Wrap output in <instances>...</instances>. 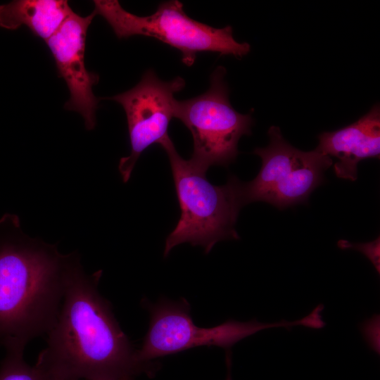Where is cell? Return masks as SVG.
I'll return each mask as SVG.
<instances>
[{
	"label": "cell",
	"instance_id": "cell-10",
	"mask_svg": "<svg viewBox=\"0 0 380 380\" xmlns=\"http://www.w3.org/2000/svg\"><path fill=\"white\" fill-rule=\"evenodd\" d=\"M318 138L319 144L315 149L338 160L334 166L336 175L356 180L360 161L379 158V106L375 105L355 122L336 131L322 132Z\"/></svg>",
	"mask_w": 380,
	"mask_h": 380
},
{
	"label": "cell",
	"instance_id": "cell-4",
	"mask_svg": "<svg viewBox=\"0 0 380 380\" xmlns=\"http://www.w3.org/2000/svg\"><path fill=\"white\" fill-rule=\"evenodd\" d=\"M96 15L102 16L119 39L141 35L153 37L180 51L182 61L191 66L201 51L233 55L248 54L249 44L236 42L232 27L215 28L189 17L177 0L159 4L151 15L138 16L125 10L118 1H94Z\"/></svg>",
	"mask_w": 380,
	"mask_h": 380
},
{
	"label": "cell",
	"instance_id": "cell-6",
	"mask_svg": "<svg viewBox=\"0 0 380 380\" xmlns=\"http://www.w3.org/2000/svg\"><path fill=\"white\" fill-rule=\"evenodd\" d=\"M150 312V324L136 359L141 365L152 366L151 361L198 346L230 348L237 342L261 330L303 326L304 320H283L261 323L256 319L238 322L229 319L217 326L203 328L196 325L186 300H161L155 305L146 304Z\"/></svg>",
	"mask_w": 380,
	"mask_h": 380
},
{
	"label": "cell",
	"instance_id": "cell-5",
	"mask_svg": "<svg viewBox=\"0 0 380 380\" xmlns=\"http://www.w3.org/2000/svg\"><path fill=\"white\" fill-rule=\"evenodd\" d=\"M225 75V68L217 67L207 91L187 100L175 99L174 103V118L183 122L193 137L191 160L205 171L211 166L227 167L234 162L239 153V140L251 134L253 119L232 106Z\"/></svg>",
	"mask_w": 380,
	"mask_h": 380
},
{
	"label": "cell",
	"instance_id": "cell-3",
	"mask_svg": "<svg viewBox=\"0 0 380 380\" xmlns=\"http://www.w3.org/2000/svg\"><path fill=\"white\" fill-rule=\"evenodd\" d=\"M160 145L170 160L181 215L165 240L164 257L176 246L190 243L208 253L222 240L239 239L235 224L245 202L243 183L230 176L222 186L211 184L205 170L184 159L169 135Z\"/></svg>",
	"mask_w": 380,
	"mask_h": 380
},
{
	"label": "cell",
	"instance_id": "cell-17",
	"mask_svg": "<svg viewBox=\"0 0 380 380\" xmlns=\"http://www.w3.org/2000/svg\"><path fill=\"white\" fill-rule=\"evenodd\" d=\"M130 380H132V379H130Z\"/></svg>",
	"mask_w": 380,
	"mask_h": 380
},
{
	"label": "cell",
	"instance_id": "cell-7",
	"mask_svg": "<svg viewBox=\"0 0 380 380\" xmlns=\"http://www.w3.org/2000/svg\"><path fill=\"white\" fill-rule=\"evenodd\" d=\"M270 143L253 153L262 159L258 175L243 183L245 204L264 201L284 209L306 203L310 194L324 181V172L333 164L331 157L315 149L303 151L283 137L280 129L268 130Z\"/></svg>",
	"mask_w": 380,
	"mask_h": 380
},
{
	"label": "cell",
	"instance_id": "cell-13",
	"mask_svg": "<svg viewBox=\"0 0 380 380\" xmlns=\"http://www.w3.org/2000/svg\"><path fill=\"white\" fill-rule=\"evenodd\" d=\"M337 245L343 249L351 248L355 249L363 253L372 262L376 272L380 274V238L379 236L375 240L364 243H353L346 240H340Z\"/></svg>",
	"mask_w": 380,
	"mask_h": 380
},
{
	"label": "cell",
	"instance_id": "cell-16",
	"mask_svg": "<svg viewBox=\"0 0 380 380\" xmlns=\"http://www.w3.org/2000/svg\"><path fill=\"white\" fill-rule=\"evenodd\" d=\"M130 379H125V380H130Z\"/></svg>",
	"mask_w": 380,
	"mask_h": 380
},
{
	"label": "cell",
	"instance_id": "cell-9",
	"mask_svg": "<svg viewBox=\"0 0 380 380\" xmlns=\"http://www.w3.org/2000/svg\"><path fill=\"white\" fill-rule=\"evenodd\" d=\"M95 15L94 11L86 17L72 12L46 42L59 77L64 79L69 89L70 98L64 108L79 113L88 130L95 127L99 101L93 92V87L99 82V76L89 72L84 64L87 30Z\"/></svg>",
	"mask_w": 380,
	"mask_h": 380
},
{
	"label": "cell",
	"instance_id": "cell-2",
	"mask_svg": "<svg viewBox=\"0 0 380 380\" xmlns=\"http://www.w3.org/2000/svg\"><path fill=\"white\" fill-rule=\"evenodd\" d=\"M9 229L0 236V346L7 353H23L52 326L80 258L29 237L16 215H10Z\"/></svg>",
	"mask_w": 380,
	"mask_h": 380
},
{
	"label": "cell",
	"instance_id": "cell-8",
	"mask_svg": "<svg viewBox=\"0 0 380 380\" xmlns=\"http://www.w3.org/2000/svg\"><path fill=\"white\" fill-rule=\"evenodd\" d=\"M184 86L180 77L163 81L148 70L136 86L110 98L123 107L127 121L131 151L118 164L123 182L129 181L142 152L168 136L169 124L174 118V94Z\"/></svg>",
	"mask_w": 380,
	"mask_h": 380
},
{
	"label": "cell",
	"instance_id": "cell-14",
	"mask_svg": "<svg viewBox=\"0 0 380 380\" xmlns=\"http://www.w3.org/2000/svg\"><path fill=\"white\" fill-rule=\"evenodd\" d=\"M362 331L371 349L379 353V315H374L362 325Z\"/></svg>",
	"mask_w": 380,
	"mask_h": 380
},
{
	"label": "cell",
	"instance_id": "cell-15",
	"mask_svg": "<svg viewBox=\"0 0 380 380\" xmlns=\"http://www.w3.org/2000/svg\"><path fill=\"white\" fill-rule=\"evenodd\" d=\"M226 362H227V370H228L226 380H232V376H231V363H232L231 355L229 353H227Z\"/></svg>",
	"mask_w": 380,
	"mask_h": 380
},
{
	"label": "cell",
	"instance_id": "cell-1",
	"mask_svg": "<svg viewBox=\"0 0 380 380\" xmlns=\"http://www.w3.org/2000/svg\"><path fill=\"white\" fill-rule=\"evenodd\" d=\"M101 273L86 274L79 260L69 274L37 360L57 380H125L151 372L152 366L137 360L110 303L99 292Z\"/></svg>",
	"mask_w": 380,
	"mask_h": 380
},
{
	"label": "cell",
	"instance_id": "cell-12",
	"mask_svg": "<svg viewBox=\"0 0 380 380\" xmlns=\"http://www.w3.org/2000/svg\"><path fill=\"white\" fill-rule=\"evenodd\" d=\"M0 380H57L42 365L27 363L23 353H6L0 366Z\"/></svg>",
	"mask_w": 380,
	"mask_h": 380
},
{
	"label": "cell",
	"instance_id": "cell-11",
	"mask_svg": "<svg viewBox=\"0 0 380 380\" xmlns=\"http://www.w3.org/2000/svg\"><path fill=\"white\" fill-rule=\"evenodd\" d=\"M64 0H18L0 6V26L15 30L27 27L46 42L72 13Z\"/></svg>",
	"mask_w": 380,
	"mask_h": 380
}]
</instances>
